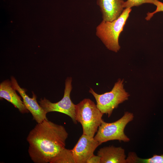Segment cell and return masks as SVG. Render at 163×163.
<instances>
[{
  "label": "cell",
  "mask_w": 163,
  "mask_h": 163,
  "mask_svg": "<svg viewBox=\"0 0 163 163\" xmlns=\"http://www.w3.org/2000/svg\"><path fill=\"white\" fill-rule=\"evenodd\" d=\"M72 78L67 77L65 81L64 94L62 99L55 103L46 98L41 99L39 102L46 112H58L66 114L70 117L74 123L77 124L75 119V105L72 101L70 94L72 89Z\"/></svg>",
  "instance_id": "6"
},
{
  "label": "cell",
  "mask_w": 163,
  "mask_h": 163,
  "mask_svg": "<svg viewBox=\"0 0 163 163\" xmlns=\"http://www.w3.org/2000/svg\"><path fill=\"white\" fill-rule=\"evenodd\" d=\"M68 134L64 127L48 120L37 123L27 138L28 152L35 163H50L65 148Z\"/></svg>",
  "instance_id": "1"
},
{
  "label": "cell",
  "mask_w": 163,
  "mask_h": 163,
  "mask_svg": "<svg viewBox=\"0 0 163 163\" xmlns=\"http://www.w3.org/2000/svg\"><path fill=\"white\" fill-rule=\"evenodd\" d=\"M133 113L126 112L121 118L114 122L107 123L103 120L99 126L94 139L100 145L110 140L129 142L130 139L125 134L124 129L127 124L133 120Z\"/></svg>",
  "instance_id": "4"
},
{
  "label": "cell",
  "mask_w": 163,
  "mask_h": 163,
  "mask_svg": "<svg viewBox=\"0 0 163 163\" xmlns=\"http://www.w3.org/2000/svg\"><path fill=\"white\" fill-rule=\"evenodd\" d=\"M123 0H97L103 20L112 21L117 19L124 9Z\"/></svg>",
  "instance_id": "9"
},
{
  "label": "cell",
  "mask_w": 163,
  "mask_h": 163,
  "mask_svg": "<svg viewBox=\"0 0 163 163\" xmlns=\"http://www.w3.org/2000/svg\"><path fill=\"white\" fill-rule=\"evenodd\" d=\"M97 155L100 157L101 163H127L125 150L121 147L111 145L101 148Z\"/></svg>",
  "instance_id": "11"
},
{
  "label": "cell",
  "mask_w": 163,
  "mask_h": 163,
  "mask_svg": "<svg viewBox=\"0 0 163 163\" xmlns=\"http://www.w3.org/2000/svg\"><path fill=\"white\" fill-rule=\"evenodd\" d=\"M87 163H101L100 157L94 154L88 160Z\"/></svg>",
  "instance_id": "16"
},
{
  "label": "cell",
  "mask_w": 163,
  "mask_h": 163,
  "mask_svg": "<svg viewBox=\"0 0 163 163\" xmlns=\"http://www.w3.org/2000/svg\"><path fill=\"white\" fill-rule=\"evenodd\" d=\"M158 1V0H127L125 2L124 7V8H131L145 3H150L155 5Z\"/></svg>",
  "instance_id": "13"
},
{
  "label": "cell",
  "mask_w": 163,
  "mask_h": 163,
  "mask_svg": "<svg viewBox=\"0 0 163 163\" xmlns=\"http://www.w3.org/2000/svg\"><path fill=\"white\" fill-rule=\"evenodd\" d=\"M137 162L142 163H163V154L161 155H154L151 158L141 159L138 158Z\"/></svg>",
  "instance_id": "14"
},
{
  "label": "cell",
  "mask_w": 163,
  "mask_h": 163,
  "mask_svg": "<svg viewBox=\"0 0 163 163\" xmlns=\"http://www.w3.org/2000/svg\"><path fill=\"white\" fill-rule=\"evenodd\" d=\"M50 163H75L72 150L64 148L51 160Z\"/></svg>",
  "instance_id": "12"
},
{
  "label": "cell",
  "mask_w": 163,
  "mask_h": 163,
  "mask_svg": "<svg viewBox=\"0 0 163 163\" xmlns=\"http://www.w3.org/2000/svg\"><path fill=\"white\" fill-rule=\"evenodd\" d=\"M131 11V8H125L116 19L112 21L102 20L96 27V36L109 50L116 53L120 50L119 37Z\"/></svg>",
  "instance_id": "2"
},
{
  "label": "cell",
  "mask_w": 163,
  "mask_h": 163,
  "mask_svg": "<svg viewBox=\"0 0 163 163\" xmlns=\"http://www.w3.org/2000/svg\"><path fill=\"white\" fill-rule=\"evenodd\" d=\"M11 82L13 87L18 91L23 98L25 106L32 114L33 119L37 123L48 120L46 117L47 113L38 103L36 94L32 92V97H29L26 94L25 89L20 87L16 80L13 76L11 77Z\"/></svg>",
  "instance_id": "7"
},
{
  "label": "cell",
  "mask_w": 163,
  "mask_h": 163,
  "mask_svg": "<svg viewBox=\"0 0 163 163\" xmlns=\"http://www.w3.org/2000/svg\"><path fill=\"white\" fill-rule=\"evenodd\" d=\"M0 97L1 99H5L11 103L21 113H29V111L26 108L21 97L18 95L13 87L11 82L8 79L0 83Z\"/></svg>",
  "instance_id": "10"
},
{
  "label": "cell",
  "mask_w": 163,
  "mask_h": 163,
  "mask_svg": "<svg viewBox=\"0 0 163 163\" xmlns=\"http://www.w3.org/2000/svg\"><path fill=\"white\" fill-rule=\"evenodd\" d=\"M123 80L118 79L110 91L102 94H97L91 88L89 90L95 98L97 108L108 117L119 104L128 99L129 94L123 88Z\"/></svg>",
  "instance_id": "5"
},
{
  "label": "cell",
  "mask_w": 163,
  "mask_h": 163,
  "mask_svg": "<svg viewBox=\"0 0 163 163\" xmlns=\"http://www.w3.org/2000/svg\"><path fill=\"white\" fill-rule=\"evenodd\" d=\"M100 145L94 138L83 134L72 149L75 163H87Z\"/></svg>",
  "instance_id": "8"
},
{
  "label": "cell",
  "mask_w": 163,
  "mask_h": 163,
  "mask_svg": "<svg viewBox=\"0 0 163 163\" xmlns=\"http://www.w3.org/2000/svg\"><path fill=\"white\" fill-rule=\"evenodd\" d=\"M155 5L156 6V8L154 11L152 12H148L147 14V16L145 18L146 20H150L156 13L161 11L163 12V3L158 1Z\"/></svg>",
  "instance_id": "15"
},
{
  "label": "cell",
  "mask_w": 163,
  "mask_h": 163,
  "mask_svg": "<svg viewBox=\"0 0 163 163\" xmlns=\"http://www.w3.org/2000/svg\"><path fill=\"white\" fill-rule=\"evenodd\" d=\"M90 99L85 98L75 105V119L82 125L83 134L94 138L103 120V115Z\"/></svg>",
  "instance_id": "3"
}]
</instances>
